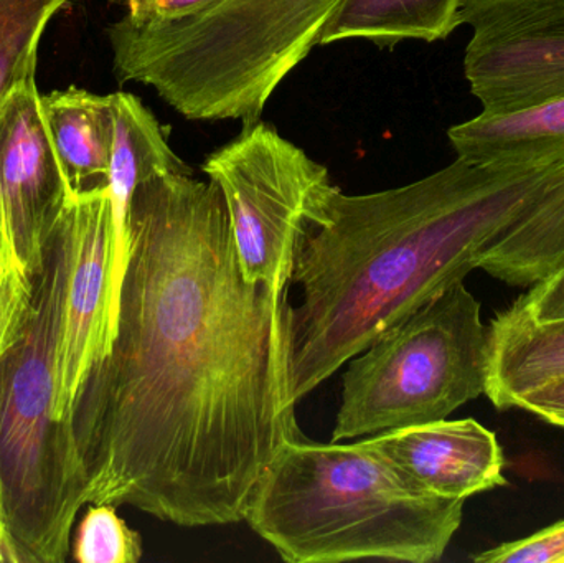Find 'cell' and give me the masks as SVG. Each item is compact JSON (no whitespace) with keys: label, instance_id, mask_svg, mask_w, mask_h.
<instances>
[{"label":"cell","instance_id":"18","mask_svg":"<svg viewBox=\"0 0 564 563\" xmlns=\"http://www.w3.org/2000/svg\"><path fill=\"white\" fill-rule=\"evenodd\" d=\"M72 541L73 561L82 563H138L142 539L119 518L115 506L88 505Z\"/></svg>","mask_w":564,"mask_h":563},{"label":"cell","instance_id":"9","mask_svg":"<svg viewBox=\"0 0 564 563\" xmlns=\"http://www.w3.org/2000/svg\"><path fill=\"white\" fill-rule=\"evenodd\" d=\"M68 270L56 346V419L69 412L89 370L111 344V277L115 234L108 185L72 192L62 210Z\"/></svg>","mask_w":564,"mask_h":563},{"label":"cell","instance_id":"3","mask_svg":"<svg viewBox=\"0 0 564 563\" xmlns=\"http://www.w3.org/2000/svg\"><path fill=\"white\" fill-rule=\"evenodd\" d=\"M463 499L421 491L364 442L288 440L258 481L245 521L289 563L437 562Z\"/></svg>","mask_w":564,"mask_h":563},{"label":"cell","instance_id":"19","mask_svg":"<svg viewBox=\"0 0 564 563\" xmlns=\"http://www.w3.org/2000/svg\"><path fill=\"white\" fill-rule=\"evenodd\" d=\"M35 277L0 221V362L19 339L32 306Z\"/></svg>","mask_w":564,"mask_h":563},{"label":"cell","instance_id":"23","mask_svg":"<svg viewBox=\"0 0 564 563\" xmlns=\"http://www.w3.org/2000/svg\"><path fill=\"white\" fill-rule=\"evenodd\" d=\"M512 409L525 410L564 429V376L523 393L513 402Z\"/></svg>","mask_w":564,"mask_h":563},{"label":"cell","instance_id":"11","mask_svg":"<svg viewBox=\"0 0 564 563\" xmlns=\"http://www.w3.org/2000/svg\"><path fill=\"white\" fill-rule=\"evenodd\" d=\"M421 491L463 499L507 485L499 440L476 420H440L367 440Z\"/></svg>","mask_w":564,"mask_h":563},{"label":"cell","instance_id":"10","mask_svg":"<svg viewBox=\"0 0 564 563\" xmlns=\"http://www.w3.org/2000/svg\"><path fill=\"white\" fill-rule=\"evenodd\" d=\"M40 96L33 79L0 99V221L33 277L72 194L50 141Z\"/></svg>","mask_w":564,"mask_h":563},{"label":"cell","instance_id":"17","mask_svg":"<svg viewBox=\"0 0 564 563\" xmlns=\"http://www.w3.org/2000/svg\"><path fill=\"white\" fill-rule=\"evenodd\" d=\"M69 0H0V99L35 79L46 23Z\"/></svg>","mask_w":564,"mask_h":563},{"label":"cell","instance_id":"22","mask_svg":"<svg viewBox=\"0 0 564 563\" xmlns=\"http://www.w3.org/2000/svg\"><path fill=\"white\" fill-rule=\"evenodd\" d=\"M218 0H126L122 22L134 26L178 22L204 12Z\"/></svg>","mask_w":564,"mask_h":563},{"label":"cell","instance_id":"12","mask_svg":"<svg viewBox=\"0 0 564 563\" xmlns=\"http://www.w3.org/2000/svg\"><path fill=\"white\" fill-rule=\"evenodd\" d=\"M112 151L108 191L111 198L112 255L111 277V340L118 320L119 291L128 264L129 212L135 188L155 175L169 172H192L172 151L167 134L154 112L149 111L138 96L112 93Z\"/></svg>","mask_w":564,"mask_h":563},{"label":"cell","instance_id":"5","mask_svg":"<svg viewBox=\"0 0 564 563\" xmlns=\"http://www.w3.org/2000/svg\"><path fill=\"white\" fill-rule=\"evenodd\" d=\"M66 270L68 237L59 214L22 333L0 362V489L12 563L65 562L86 508L72 425L55 413Z\"/></svg>","mask_w":564,"mask_h":563},{"label":"cell","instance_id":"16","mask_svg":"<svg viewBox=\"0 0 564 563\" xmlns=\"http://www.w3.org/2000/svg\"><path fill=\"white\" fill-rule=\"evenodd\" d=\"M447 138L457 158L474 162L564 154V98L516 115L480 112Z\"/></svg>","mask_w":564,"mask_h":563},{"label":"cell","instance_id":"7","mask_svg":"<svg viewBox=\"0 0 564 563\" xmlns=\"http://www.w3.org/2000/svg\"><path fill=\"white\" fill-rule=\"evenodd\" d=\"M224 197L247 281L289 291L295 257L337 185L324 165L254 121L202 165Z\"/></svg>","mask_w":564,"mask_h":563},{"label":"cell","instance_id":"1","mask_svg":"<svg viewBox=\"0 0 564 563\" xmlns=\"http://www.w3.org/2000/svg\"><path fill=\"white\" fill-rule=\"evenodd\" d=\"M289 291L247 281L214 182L135 188L115 336L72 412L85 506L181 528L245 521L264 469L301 435Z\"/></svg>","mask_w":564,"mask_h":563},{"label":"cell","instance_id":"2","mask_svg":"<svg viewBox=\"0 0 564 563\" xmlns=\"http://www.w3.org/2000/svg\"><path fill=\"white\" fill-rule=\"evenodd\" d=\"M564 154L453 164L375 194L335 187L295 257L289 380L297 405L427 301L482 267L563 174Z\"/></svg>","mask_w":564,"mask_h":563},{"label":"cell","instance_id":"8","mask_svg":"<svg viewBox=\"0 0 564 563\" xmlns=\"http://www.w3.org/2000/svg\"><path fill=\"white\" fill-rule=\"evenodd\" d=\"M457 25L473 29L464 75L482 115L564 98V0H460Z\"/></svg>","mask_w":564,"mask_h":563},{"label":"cell","instance_id":"20","mask_svg":"<svg viewBox=\"0 0 564 563\" xmlns=\"http://www.w3.org/2000/svg\"><path fill=\"white\" fill-rule=\"evenodd\" d=\"M479 563H564V521L474 557Z\"/></svg>","mask_w":564,"mask_h":563},{"label":"cell","instance_id":"13","mask_svg":"<svg viewBox=\"0 0 564 563\" xmlns=\"http://www.w3.org/2000/svg\"><path fill=\"white\" fill-rule=\"evenodd\" d=\"M486 396L499 410L523 393L564 376V320L535 323L510 306L489 327Z\"/></svg>","mask_w":564,"mask_h":563},{"label":"cell","instance_id":"15","mask_svg":"<svg viewBox=\"0 0 564 563\" xmlns=\"http://www.w3.org/2000/svg\"><path fill=\"white\" fill-rule=\"evenodd\" d=\"M460 0H340L318 35V45L368 40L393 48L406 40L440 42L457 25Z\"/></svg>","mask_w":564,"mask_h":563},{"label":"cell","instance_id":"6","mask_svg":"<svg viewBox=\"0 0 564 563\" xmlns=\"http://www.w3.org/2000/svg\"><path fill=\"white\" fill-rule=\"evenodd\" d=\"M489 329L456 281L348 360L330 442L440 422L487 392Z\"/></svg>","mask_w":564,"mask_h":563},{"label":"cell","instance_id":"4","mask_svg":"<svg viewBox=\"0 0 564 563\" xmlns=\"http://www.w3.org/2000/svg\"><path fill=\"white\" fill-rule=\"evenodd\" d=\"M340 0H218L178 22L111 23L119 82L155 89L191 121H260L285 76L317 46Z\"/></svg>","mask_w":564,"mask_h":563},{"label":"cell","instance_id":"14","mask_svg":"<svg viewBox=\"0 0 564 563\" xmlns=\"http://www.w3.org/2000/svg\"><path fill=\"white\" fill-rule=\"evenodd\" d=\"M43 119L72 192L108 185L112 151L111 96L72 86L40 96Z\"/></svg>","mask_w":564,"mask_h":563},{"label":"cell","instance_id":"21","mask_svg":"<svg viewBox=\"0 0 564 563\" xmlns=\"http://www.w3.org/2000/svg\"><path fill=\"white\" fill-rule=\"evenodd\" d=\"M519 313L535 323H553L564 320V261L549 277L542 278L530 286L529 293L523 294L512 304Z\"/></svg>","mask_w":564,"mask_h":563},{"label":"cell","instance_id":"24","mask_svg":"<svg viewBox=\"0 0 564 563\" xmlns=\"http://www.w3.org/2000/svg\"><path fill=\"white\" fill-rule=\"evenodd\" d=\"M0 562H12L9 542H7L6 528H3L2 522H0Z\"/></svg>","mask_w":564,"mask_h":563},{"label":"cell","instance_id":"25","mask_svg":"<svg viewBox=\"0 0 564 563\" xmlns=\"http://www.w3.org/2000/svg\"><path fill=\"white\" fill-rule=\"evenodd\" d=\"M0 522L3 524L2 489H0ZM3 528H6V524H3Z\"/></svg>","mask_w":564,"mask_h":563}]
</instances>
